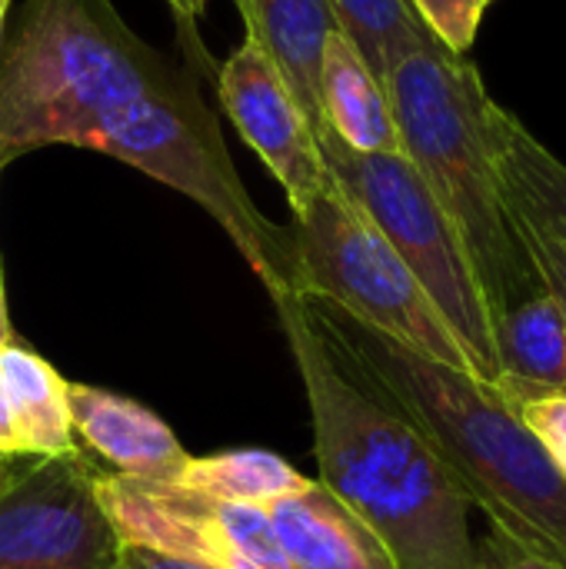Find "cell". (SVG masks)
I'll list each match as a JSON object with an SVG mask.
<instances>
[{
    "label": "cell",
    "instance_id": "obj_1",
    "mask_svg": "<svg viewBox=\"0 0 566 569\" xmlns=\"http://www.w3.org/2000/svg\"><path fill=\"white\" fill-rule=\"evenodd\" d=\"M274 307L307 393L320 483L387 543L400 569H480L474 503L434 443L330 353L300 297Z\"/></svg>",
    "mask_w": 566,
    "mask_h": 569
},
{
    "label": "cell",
    "instance_id": "obj_2",
    "mask_svg": "<svg viewBox=\"0 0 566 569\" xmlns=\"http://www.w3.org/2000/svg\"><path fill=\"white\" fill-rule=\"evenodd\" d=\"M330 353L407 417L494 530L566 569V477L484 380L427 360L347 313L304 300Z\"/></svg>",
    "mask_w": 566,
    "mask_h": 569
},
{
    "label": "cell",
    "instance_id": "obj_3",
    "mask_svg": "<svg viewBox=\"0 0 566 569\" xmlns=\"http://www.w3.org/2000/svg\"><path fill=\"white\" fill-rule=\"evenodd\" d=\"M384 87L404 153L454 220L494 327V317L544 287L497 163V100L480 70L437 37L404 50L387 67Z\"/></svg>",
    "mask_w": 566,
    "mask_h": 569
},
{
    "label": "cell",
    "instance_id": "obj_4",
    "mask_svg": "<svg viewBox=\"0 0 566 569\" xmlns=\"http://www.w3.org/2000/svg\"><path fill=\"white\" fill-rule=\"evenodd\" d=\"M187 77L113 0H27L0 40V167L40 147H83L103 117Z\"/></svg>",
    "mask_w": 566,
    "mask_h": 569
},
{
    "label": "cell",
    "instance_id": "obj_5",
    "mask_svg": "<svg viewBox=\"0 0 566 569\" xmlns=\"http://www.w3.org/2000/svg\"><path fill=\"white\" fill-rule=\"evenodd\" d=\"M290 297L327 303L394 343L464 370L474 363L410 267L334 183L287 227Z\"/></svg>",
    "mask_w": 566,
    "mask_h": 569
},
{
    "label": "cell",
    "instance_id": "obj_6",
    "mask_svg": "<svg viewBox=\"0 0 566 569\" xmlns=\"http://www.w3.org/2000/svg\"><path fill=\"white\" fill-rule=\"evenodd\" d=\"M83 147L110 153L200 203L260 277L270 300L290 297L287 227L270 223L250 200L193 73L173 90L113 110L87 133Z\"/></svg>",
    "mask_w": 566,
    "mask_h": 569
},
{
    "label": "cell",
    "instance_id": "obj_7",
    "mask_svg": "<svg viewBox=\"0 0 566 569\" xmlns=\"http://www.w3.org/2000/svg\"><path fill=\"white\" fill-rule=\"evenodd\" d=\"M334 183L370 217L464 343L477 380L497 383L494 327L467 247L407 153H357L320 133Z\"/></svg>",
    "mask_w": 566,
    "mask_h": 569
},
{
    "label": "cell",
    "instance_id": "obj_8",
    "mask_svg": "<svg viewBox=\"0 0 566 569\" xmlns=\"http://www.w3.org/2000/svg\"><path fill=\"white\" fill-rule=\"evenodd\" d=\"M100 473L83 447L0 457V569H117Z\"/></svg>",
    "mask_w": 566,
    "mask_h": 569
},
{
    "label": "cell",
    "instance_id": "obj_9",
    "mask_svg": "<svg viewBox=\"0 0 566 569\" xmlns=\"http://www.w3.org/2000/svg\"><path fill=\"white\" fill-rule=\"evenodd\" d=\"M100 500L123 543L214 569H290L267 510L110 470L100 473Z\"/></svg>",
    "mask_w": 566,
    "mask_h": 569
},
{
    "label": "cell",
    "instance_id": "obj_10",
    "mask_svg": "<svg viewBox=\"0 0 566 569\" xmlns=\"http://www.w3.org/2000/svg\"><path fill=\"white\" fill-rule=\"evenodd\" d=\"M217 93L237 133L284 187L290 210L304 213L330 187V170L324 163L317 130L254 33H247L220 67Z\"/></svg>",
    "mask_w": 566,
    "mask_h": 569
},
{
    "label": "cell",
    "instance_id": "obj_11",
    "mask_svg": "<svg viewBox=\"0 0 566 569\" xmlns=\"http://www.w3.org/2000/svg\"><path fill=\"white\" fill-rule=\"evenodd\" d=\"M67 400L77 447H87L110 473L170 483L190 460L177 433L137 400L90 383H70Z\"/></svg>",
    "mask_w": 566,
    "mask_h": 569
},
{
    "label": "cell",
    "instance_id": "obj_12",
    "mask_svg": "<svg viewBox=\"0 0 566 569\" xmlns=\"http://www.w3.org/2000/svg\"><path fill=\"white\" fill-rule=\"evenodd\" d=\"M290 569H400L387 543L320 480L267 507Z\"/></svg>",
    "mask_w": 566,
    "mask_h": 569
},
{
    "label": "cell",
    "instance_id": "obj_13",
    "mask_svg": "<svg viewBox=\"0 0 566 569\" xmlns=\"http://www.w3.org/2000/svg\"><path fill=\"white\" fill-rule=\"evenodd\" d=\"M317 97L324 130L357 153H404L384 80L370 70L344 30H334L320 53Z\"/></svg>",
    "mask_w": 566,
    "mask_h": 569
},
{
    "label": "cell",
    "instance_id": "obj_14",
    "mask_svg": "<svg viewBox=\"0 0 566 569\" xmlns=\"http://www.w3.org/2000/svg\"><path fill=\"white\" fill-rule=\"evenodd\" d=\"M494 353L500 393L566 390V323L547 287L494 317Z\"/></svg>",
    "mask_w": 566,
    "mask_h": 569
},
{
    "label": "cell",
    "instance_id": "obj_15",
    "mask_svg": "<svg viewBox=\"0 0 566 569\" xmlns=\"http://www.w3.org/2000/svg\"><path fill=\"white\" fill-rule=\"evenodd\" d=\"M334 30L340 27L330 0H250L247 33H254L267 47L317 137L324 133L317 70L324 43Z\"/></svg>",
    "mask_w": 566,
    "mask_h": 569
},
{
    "label": "cell",
    "instance_id": "obj_16",
    "mask_svg": "<svg viewBox=\"0 0 566 569\" xmlns=\"http://www.w3.org/2000/svg\"><path fill=\"white\" fill-rule=\"evenodd\" d=\"M0 380L13 410L23 453H67L77 450L70 423V380H63L37 350L17 337L0 343Z\"/></svg>",
    "mask_w": 566,
    "mask_h": 569
},
{
    "label": "cell",
    "instance_id": "obj_17",
    "mask_svg": "<svg viewBox=\"0 0 566 569\" xmlns=\"http://www.w3.org/2000/svg\"><path fill=\"white\" fill-rule=\"evenodd\" d=\"M497 163L514 213L566 243V163L510 110H494Z\"/></svg>",
    "mask_w": 566,
    "mask_h": 569
},
{
    "label": "cell",
    "instance_id": "obj_18",
    "mask_svg": "<svg viewBox=\"0 0 566 569\" xmlns=\"http://www.w3.org/2000/svg\"><path fill=\"white\" fill-rule=\"evenodd\" d=\"M170 483L227 503L267 510L270 503L307 490L310 477L270 450H227L214 457H190Z\"/></svg>",
    "mask_w": 566,
    "mask_h": 569
},
{
    "label": "cell",
    "instance_id": "obj_19",
    "mask_svg": "<svg viewBox=\"0 0 566 569\" xmlns=\"http://www.w3.org/2000/svg\"><path fill=\"white\" fill-rule=\"evenodd\" d=\"M330 7L337 27L380 80L404 50L434 37L410 0H330Z\"/></svg>",
    "mask_w": 566,
    "mask_h": 569
},
{
    "label": "cell",
    "instance_id": "obj_20",
    "mask_svg": "<svg viewBox=\"0 0 566 569\" xmlns=\"http://www.w3.org/2000/svg\"><path fill=\"white\" fill-rule=\"evenodd\" d=\"M500 397L507 400L514 417L524 423V430L544 447V453L554 460V467L566 477V390H550V393H500Z\"/></svg>",
    "mask_w": 566,
    "mask_h": 569
},
{
    "label": "cell",
    "instance_id": "obj_21",
    "mask_svg": "<svg viewBox=\"0 0 566 569\" xmlns=\"http://www.w3.org/2000/svg\"><path fill=\"white\" fill-rule=\"evenodd\" d=\"M424 27L457 57H467V50L477 40L480 20L494 0H410Z\"/></svg>",
    "mask_w": 566,
    "mask_h": 569
},
{
    "label": "cell",
    "instance_id": "obj_22",
    "mask_svg": "<svg viewBox=\"0 0 566 569\" xmlns=\"http://www.w3.org/2000/svg\"><path fill=\"white\" fill-rule=\"evenodd\" d=\"M520 233H524V243H527V250L534 257V267H537L544 287L550 290V297H554V303H557V310H560L566 323V243L557 240L554 233L527 223V220H520Z\"/></svg>",
    "mask_w": 566,
    "mask_h": 569
},
{
    "label": "cell",
    "instance_id": "obj_23",
    "mask_svg": "<svg viewBox=\"0 0 566 569\" xmlns=\"http://www.w3.org/2000/svg\"><path fill=\"white\" fill-rule=\"evenodd\" d=\"M477 567L480 569H564L560 563L514 543L500 530L490 527V533L477 543Z\"/></svg>",
    "mask_w": 566,
    "mask_h": 569
},
{
    "label": "cell",
    "instance_id": "obj_24",
    "mask_svg": "<svg viewBox=\"0 0 566 569\" xmlns=\"http://www.w3.org/2000/svg\"><path fill=\"white\" fill-rule=\"evenodd\" d=\"M117 569H214L193 560H180V557H167L160 550L140 547V543H120L117 553Z\"/></svg>",
    "mask_w": 566,
    "mask_h": 569
},
{
    "label": "cell",
    "instance_id": "obj_25",
    "mask_svg": "<svg viewBox=\"0 0 566 569\" xmlns=\"http://www.w3.org/2000/svg\"><path fill=\"white\" fill-rule=\"evenodd\" d=\"M10 453H23V447H20V433L13 423V410H10V400L3 390V380H0V457H10Z\"/></svg>",
    "mask_w": 566,
    "mask_h": 569
},
{
    "label": "cell",
    "instance_id": "obj_26",
    "mask_svg": "<svg viewBox=\"0 0 566 569\" xmlns=\"http://www.w3.org/2000/svg\"><path fill=\"white\" fill-rule=\"evenodd\" d=\"M170 7H173V13L180 17V23L183 27H193L197 23V17L203 13V7H207V0H167Z\"/></svg>",
    "mask_w": 566,
    "mask_h": 569
},
{
    "label": "cell",
    "instance_id": "obj_27",
    "mask_svg": "<svg viewBox=\"0 0 566 569\" xmlns=\"http://www.w3.org/2000/svg\"><path fill=\"white\" fill-rule=\"evenodd\" d=\"M13 340V330H10V313H7V290H3V270H0V343Z\"/></svg>",
    "mask_w": 566,
    "mask_h": 569
},
{
    "label": "cell",
    "instance_id": "obj_28",
    "mask_svg": "<svg viewBox=\"0 0 566 569\" xmlns=\"http://www.w3.org/2000/svg\"><path fill=\"white\" fill-rule=\"evenodd\" d=\"M234 3H237V10L244 17V27H250V0H234Z\"/></svg>",
    "mask_w": 566,
    "mask_h": 569
},
{
    "label": "cell",
    "instance_id": "obj_29",
    "mask_svg": "<svg viewBox=\"0 0 566 569\" xmlns=\"http://www.w3.org/2000/svg\"><path fill=\"white\" fill-rule=\"evenodd\" d=\"M7 10H10V0H0V40H3V23H7Z\"/></svg>",
    "mask_w": 566,
    "mask_h": 569
}]
</instances>
